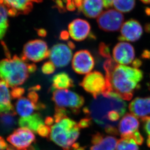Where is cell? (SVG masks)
I'll list each match as a JSON object with an SVG mask.
<instances>
[{
    "mask_svg": "<svg viewBox=\"0 0 150 150\" xmlns=\"http://www.w3.org/2000/svg\"><path fill=\"white\" fill-rule=\"evenodd\" d=\"M127 105L115 94H102L94 98L83 111L86 118L103 128L108 134H119L118 121L126 112Z\"/></svg>",
    "mask_w": 150,
    "mask_h": 150,
    "instance_id": "obj_1",
    "label": "cell"
},
{
    "mask_svg": "<svg viewBox=\"0 0 150 150\" xmlns=\"http://www.w3.org/2000/svg\"><path fill=\"white\" fill-rule=\"evenodd\" d=\"M106 89L105 93L115 94L123 100L132 99L143 79V73L137 68L119 64L111 58L103 64Z\"/></svg>",
    "mask_w": 150,
    "mask_h": 150,
    "instance_id": "obj_2",
    "label": "cell"
},
{
    "mask_svg": "<svg viewBox=\"0 0 150 150\" xmlns=\"http://www.w3.org/2000/svg\"><path fill=\"white\" fill-rule=\"evenodd\" d=\"M7 58L0 61V80L6 82L8 87H14L24 84L30 74L35 72L37 69L34 64H27L17 55Z\"/></svg>",
    "mask_w": 150,
    "mask_h": 150,
    "instance_id": "obj_3",
    "label": "cell"
},
{
    "mask_svg": "<svg viewBox=\"0 0 150 150\" xmlns=\"http://www.w3.org/2000/svg\"><path fill=\"white\" fill-rule=\"evenodd\" d=\"M80 128L78 123L65 116L51 126L49 139L63 150H84L75 142L80 135Z\"/></svg>",
    "mask_w": 150,
    "mask_h": 150,
    "instance_id": "obj_4",
    "label": "cell"
},
{
    "mask_svg": "<svg viewBox=\"0 0 150 150\" xmlns=\"http://www.w3.org/2000/svg\"><path fill=\"white\" fill-rule=\"evenodd\" d=\"M52 101L55 107L63 108L72 113H79L85 104L83 96L67 89L52 90Z\"/></svg>",
    "mask_w": 150,
    "mask_h": 150,
    "instance_id": "obj_5",
    "label": "cell"
},
{
    "mask_svg": "<svg viewBox=\"0 0 150 150\" xmlns=\"http://www.w3.org/2000/svg\"><path fill=\"white\" fill-rule=\"evenodd\" d=\"M50 50L45 41L41 40H35L28 41L23 46V60L40 62L49 57Z\"/></svg>",
    "mask_w": 150,
    "mask_h": 150,
    "instance_id": "obj_6",
    "label": "cell"
},
{
    "mask_svg": "<svg viewBox=\"0 0 150 150\" xmlns=\"http://www.w3.org/2000/svg\"><path fill=\"white\" fill-rule=\"evenodd\" d=\"M80 85L86 92L92 95L94 99L105 93L106 91L105 77L98 71H94L87 74Z\"/></svg>",
    "mask_w": 150,
    "mask_h": 150,
    "instance_id": "obj_7",
    "label": "cell"
},
{
    "mask_svg": "<svg viewBox=\"0 0 150 150\" xmlns=\"http://www.w3.org/2000/svg\"><path fill=\"white\" fill-rule=\"evenodd\" d=\"M124 16L116 9H109L103 12L97 19L100 29L106 32H114L121 29Z\"/></svg>",
    "mask_w": 150,
    "mask_h": 150,
    "instance_id": "obj_8",
    "label": "cell"
},
{
    "mask_svg": "<svg viewBox=\"0 0 150 150\" xmlns=\"http://www.w3.org/2000/svg\"><path fill=\"white\" fill-rule=\"evenodd\" d=\"M7 141L16 149L23 150L31 147L35 141V136L32 131L25 127L15 129L7 137Z\"/></svg>",
    "mask_w": 150,
    "mask_h": 150,
    "instance_id": "obj_9",
    "label": "cell"
},
{
    "mask_svg": "<svg viewBox=\"0 0 150 150\" xmlns=\"http://www.w3.org/2000/svg\"><path fill=\"white\" fill-rule=\"evenodd\" d=\"M94 65L93 57L91 52L86 50L77 51L72 58V69L78 74H88L93 69Z\"/></svg>",
    "mask_w": 150,
    "mask_h": 150,
    "instance_id": "obj_10",
    "label": "cell"
},
{
    "mask_svg": "<svg viewBox=\"0 0 150 150\" xmlns=\"http://www.w3.org/2000/svg\"><path fill=\"white\" fill-rule=\"evenodd\" d=\"M71 49L67 44H58L54 45L50 50L51 61L57 67H65L72 59Z\"/></svg>",
    "mask_w": 150,
    "mask_h": 150,
    "instance_id": "obj_11",
    "label": "cell"
},
{
    "mask_svg": "<svg viewBox=\"0 0 150 150\" xmlns=\"http://www.w3.org/2000/svg\"><path fill=\"white\" fill-rule=\"evenodd\" d=\"M114 60L117 64L127 65L133 64L135 57L134 48L130 44L120 42L115 45L112 52Z\"/></svg>",
    "mask_w": 150,
    "mask_h": 150,
    "instance_id": "obj_12",
    "label": "cell"
},
{
    "mask_svg": "<svg viewBox=\"0 0 150 150\" xmlns=\"http://www.w3.org/2000/svg\"><path fill=\"white\" fill-rule=\"evenodd\" d=\"M143 29L140 23L137 20L131 19L123 23L119 40L120 41H137L142 37Z\"/></svg>",
    "mask_w": 150,
    "mask_h": 150,
    "instance_id": "obj_13",
    "label": "cell"
},
{
    "mask_svg": "<svg viewBox=\"0 0 150 150\" xmlns=\"http://www.w3.org/2000/svg\"><path fill=\"white\" fill-rule=\"evenodd\" d=\"M7 9L8 15L15 17L30 13L33 9V0H0Z\"/></svg>",
    "mask_w": 150,
    "mask_h": 150,
    "instance_id": "obj_14",
    "label": "cell"
},
{
    "mask_svg": "<svg viewBox=\"0 0 150 150\" xmlns=\"http://www.w3.org/2000/svg\"><path fill=\"white\" fill-rule=\"evenodd\" d=\"M69 36L76 41H82L89 35L91 26L86 20L77 19L71 22L68 26Z\"/></svg>",
    "mask_w": 150,
    "mask_h": 150,
    "instance_id": "obj_15",
    "label": "cell"
},
{
    "mask_svg": "<svg viewBox=\"0 0 150 150\" xmlns=\"http://www.w3.org/2000/svg\"><path fill=\"white\" fill-rule=\"evenodd\" d=\"M139 122L132 114H126L119 123L118 132L122 137H128L139 131Z\"/></svg>",
    "mask_w": 150,
    "mask_h": 150,
    "instance_id": "obj_16",
    "label": "cell"
},
{
    "mask_svg": "<svg viewBox=\"0 0 150 150\" xmlns=\"http://www.w3.org/2000/svg\"><path fill=\"white\" fill-rule=\"evenodd\" d=\"M117 143V139L114 136L97 133L92 136V145L90 150H115Z\"/></svg>",
    "mask_w": 150,
    "mask_h": 150,
    "instance_id": "obj_17",
    "label": "cell"
},
{
    "mask_svg": "<svg viewBox=\"0 0 150 150\" xmlns=\"http://www.w3.org/2000/svg\"><path fill=\"white\" fill-rule=\"evenodd\" d=\"M129 109L134 116L146 117L150 114V96L134 99L129 104Z\"/></svg>",
    "mask_w": 150,
    "mask_h": 150,
    "instance_id": "obj_18",
    "label": "cell"
},
{
    "mask_svg": "<svg viewBox=\"0 0 150 150\" xmlns=\"http://www.w3.org/2000/svg\"><path fill=\"white\" fill-rule=\"evenodd\" d=\"M45 107L43 104L37 105L27 98L21 97L15 103L16 111L21 118L29 116L33 114L35 110H39Z\"/></svg>",
    "mask_w": 150,
    "mask_h": 150,
    "instance_id": "obj_19",
    "label": "cell"
},
{
    "mask_svg": "<svg viewBox=\"0 0 150 150\" xmlns=\"http://www.w3.org/2000/svg\"><path fill=\"white\" fill-rule=\"evenodd\" d=\"M103 7L102 0H83L81 9L86 17L95 18L102 13Z\"/></svg>",
    "mask_w": 150,
    "mask_h": 150,
    "instance_id": "obj_20",
    "label": "cell"
},
{
    "mask_svg": "<svg viewBox=\"0 0 150 150\" xmlns=\"http://www.w3.org/2000/svg\"><path fill=\"white\" fill-rule=\"evenodd\" d=\"M17 124V113L14 110L0 114V133H8Z\"/></svg>",
    "mask_w": 150,
    "mask_h": 150,
    "instance_id": "obj_21",
    "label": "cell"
},
{
    "mask_svg": "<svg viewBox=\"0 0 150 150\" xmlns=\"http://www.w3.org/2000/svg\"><path fill=\"white\" fill-rule=\"evenodd\" d=\"M18 124L21 127L27 128L37 133L39 127L45 123L41 114L36 113L29 116L20 118L18 120Z\"/></svg>",
    "mask_w": 150,
    "mask_h": 150,
    "instance_id": "obj_22",
    "label": "cell"
},
{
    "mask_svg": "<svg viewBox=\"0 0 150 150\" xmlns=\"http://www.w3.org/2000/svg\"><path fill=\"white\" fill-rule=\"evenodd\" d=\"M11 100L8 86L6 82L0 80V114L14 110Z\"/></svg>",
    "mask_w": 150,
    "mask_h": 150,
    "instance_id": "obj_23",
    "label": "cell"
},
{
    "mask_svg": "<svg viewBox=\"0 0 150 150\" xmlns=\"http://www.w3.org/2000/svg\"><path fill=\"white\" fill-rule=\"evenodd\" d=\"M52 89L64 90L74 87V81L66 72H60L54 75L52 78Z\"/></svg>",
    "mask_w": 150,
    "mask_h": 150,
    "instance_id": "obj_24",
    "label": "cell"
},
{
    "mask_svg": "<svg viewBox=\"0 0 150 150\" xmlns=\"http://www.w3.org/2000/svg\"><path fill=\"white\" fill-rule=\"evenodd\" d=\"M8 16L7 9L0 1V40L4 37L8 27Z\"/></svg>",
    "mask_w": 150,
    "mask_h": 150,
    "instance_id": "obj_25",
    "label": "cell"
},
{
    "mask_svg": "<svg viewBox=\"0 0 150 150\" xmlns=\"http://www.w3.org/2000/svg\"><path fill=\"white\" fill-rule=\"evenodd\" d=\"M136 0H114L113 6L121 13H127L133 9Z\"/></svg>",
    "mask_w": 150,
    "mask_h": 150,
    "instance_id": "obj_26",
    "label": "cell"
},
{
    "mask_svg": "<svg viewBox=\"0 0 150 150\" xmlns=\"http://www.w3.org/2000/svg\"><path fill=\"white\" fill-rule=\"evenodd\" d=\"M116 149V150H139L138 144L130 137H122L117 141Z\"/></svg>",
    "mask_w": 150,
    "mask_h": 150,
    "instance_id": "obj_27",
    "label": "cell"
},
{
    "mask_svg": "<svg viewBox=\"0 0 150 150\" xmlns=\"http://www.w3.org/2000/svg\"><path fill=\"white\" fill-rule=\"evenodd\" d=\"M142 120L143 123V129L147 135V144L150 148V116L142 118Z\"/></svg>",
    "mask_w": 150,
    "mask_h": 150,
    "instance_id": "obj_28",
    "label": "cell"
},
{
    "mask_svg": "<svg viewBox=\"0 0 150 150\" xmlns=\"http://www.w3.org/2000/svg\"><path fill=\"white\" fill-rule=\"evenodd\" d=\"M51 127L47 126L45 124L41 125L39 127L37 133L41 137L49 139L51 134Z\"/></svg>",
    "mask_w": 150,
    "mask_h": 150,
    "instance_id": "obj_29",
    "label": "cell"
},
{
    "mask_svg": "<svg viewBox=\"0 0 150 150\" xmlns=\"http://www.w3.org/2000/svg\"><path fill=\"white\" fill-rule=\"evenodd\" d=\"M43 73L46 75H50L54 73L55 70V66L51 61L45 62L41 67Z\"/></svg>",
    "mask_w": 150,
    "mask_h": 150,
    "instance_id": "obj_30",
    "label": "cell"
},
{
    "mask_svg": "<svg viewBox=\"0 0 150 150\" xmlns=\"http://www.w3.org/2000/svg\"><path fill=\"white\" fill-rule=\"evenodd\" d=\"M25 93V90L23 87H16L12 88L10 92L11 96L13 99H19L21 98Z\"/></svg>",
    "mask_w": 150,
    "mask_h": 150,
    "instance_id": "obj_31",
    "label": "cell"
},
{
    "mask_svg": "<svg viewBox=\"0 0 150 150\" xmlns=\"http://www.w3.org/2000/svg\"><path fill=\"white\" fill-rule=\"evenodd\" d=\"M99 53L100 55L105 58H108L111 57L109 47L108 45L104 43H101L99 46Z\"/></svg>",
    "mask_w": 150,
    "mask_h": 150,
    "instance_id": "obj_32",
    "label": "cell"
},
{
    "mask_svg": "<svg viewBox=\"0 0 150 150\" xmlns=\"http://www.w3.org/2000/svg\"><path fill=\"white\" fill-rule=\"evenodd\" d=\"M91 122H92L91 120L86 117V118L81 119L78 122V124L80 128H86L91 126Z\"/></svg>",
    "mask_w": 150,
    "mask_h": 150,
    "instance_id": "obj_33",
    "label": "cell"
},
{
    "mask_svg": "<svg viewBox=\"0 0 150 150\" xmlns=\"http://www.w3.org/2000/svg\"><path fill=\"white\" fill-rule=\"evenodd\" d=\"M103 6L106 9H109L113 6L114 0H102Z\"/></svg>",
    "mask_w": 150,
    "mask_h": 150,
    "instance_id": "obj_34",
    "label": "cell"
},
{
    "mask_svg": "<svg viewBox=\"0 0 150 150\" xmlns=\"http://www.w3.org/2000/svg\"><path fill=\"white\" fill-rule=\"evenodd\" d=\"M44 123L47 126L51 127L54 123V118H51L50 116L47 117V118H46V119L44 120Z\"/></svg>",
    "mask_w": 150,
    "mask_h": 150,
    "instance_id": "obj_35",
    "label": "cell"
},
{
    "mask_svg": "<svg viewBox=\"0 0 150 150\" xmlns=\"http://www.w3.org/2000/svg\"><path fill=\"white\" fill-rule=\"evenodd\" d=\"M6 150H35L33 147H30L27 148V149H23V150H19V149H16L13 146L11 145H8L7 147Z\"/></svg>",
    "mask_w": 150,
    "mask_h": 150,
    "instance_id": "obj_36",
    "label": "cell"
},
{
    "mask_svg": "<svg viewBox=\"0 0 150 150\" xmlns=\"http://www.w3.org/2000/svg\"><path fill=\"white\" fill-rule=\"evenodd\" d=\"M69 34L67 33V32L62 33L61 35V38L63 40H66L69 38Z\"/></svg>",
    "mask_w": 150,
    "mask_h": 150,
    "instance_id": "obj_37",
    "label": "cell"
},
{
    "mask_svg": "<svg viewBox=\"0 0 150 150\" xmlns=\"http://www.w3.org/2000/svg\"><path fill=\"white\" fill-rule=\"evenodd\" d=\"M142 3L146 4H150V0H140Z\"/></svg>",
    "mask_w": 150,
    "mask_h": 150,
    "instance_id": "obj_38",
    "label": "cell"
},
{
    "mask_svg": "<svg viewBox=\"0 0 150 150\" xmlns=\"http://www.w3.org/2000/svg\"><path fill=\"white\" fill-rule=\"evenodd\" d=\"M42 1V0H33L34 2H37V3H38V2L41 1Z\"/></svg>",
    "mask_w": 150,
    "mask_h": 150,
    "instance_id": "obj_39",
    "label": "cell"
}]
</instances>
